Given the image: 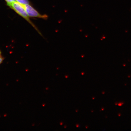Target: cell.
<instances>
[{"mask_svg":"<svg viewBox=\"0 0 131 131\" xmlns=\"http://www.w3.org/2000/svg\"><path fill=\"white\" fill-rule=\"evenodd\" d=\"M29 17L47 19L48 16L47 15H41L29 4L22 5Z\"/></svg>","mask_w":131,"mask_h":131,"instance_id":"7a4b0ae2","label":"cell"},{"mask_svg":"<svg viewBox=\"0 0 131 131\" xmlns=\"http://www.w3.org/2000/svg\"><path fill=\"white\" fill-rule=\"evenodd\" d=\"M4 59V58H3L2 56L1 52L0 51V64L2 63Z\"/></svg>","mask_w":131,"mask_h":131,"instance_id":"5b68a950","label":"cell"},{"mask_svg":"<svg viewBox=\"0 0 131 131\" xmlns=\"http://www.w3.org/2000/svg\"><path fill=\"white\" fill-rule=\"evenodd\" d=\"M7 3V4H11V3L16 2V0H5Z\"/></svg>","mask_w":131,"mask_h":131,"instance_id":"277c9868","label":"cell"},{"mask_svg":"<svg viewBox=\"0 0 131 131\" xmlns=\"http://www.w3.org/2000/svg\"><path fill=\"white\" fill-rule=\"evenodd\" d=\"M17 2L22 5L29 4H30L28 0H16Z\"/></svg>","mask_w":131,"mask_h":131,"instance_id":"3957f363","label":"cell"},{"mask_svg":"<svg viewBox=\"0 0 131 131\" xmlns=\"http://www.w3.org/2000/svg\"><path fill=\"white\" fill-rule=\"evenodd\" d=\"M7 5L19 15L22 16L28 22L35 28L39 34H40L41 35H42L41 34V33L38 29L37 28V27L29 19V17L22 4H19L16 1L15 2L11 3V4H7Z\"/></svg>","mask_w":131,"mask_h":131,"instance_id":"6da1fadb","label":"cell"}]
</instances>
